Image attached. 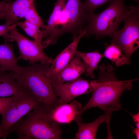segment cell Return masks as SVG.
Here are the masks:
<instances>
[{"label":"cell","mask_w":139,"mask_h":139,"mask_svg":"<svg viewBox=\"0 0 139 139\" xmlns=\"http://www.w3.org/2000/svg\"><path fill=\"white\" fill-rule=\"evenodd\" d=\"M99 75L96 86L91 92L92 95L86 104L82 108L80 116L86 111L97 107L104 111L110 122L111 115L121 108L120 98L125 90L132 88L133 82L138 79L120 81L116 77L113 67L103 63L99 66Z\"/></svg>","instance_id":"6da1fadb"},{"label":"cell","mask_w":139,"mask_h":139,"mask_svg":"<svg viewBox=\"0 0 139 139\" xmlns=\"http://www.w3.org/2000/svg\"><path fill=\"white\" fill-rule=\"evenodd\" d=\"M50 64L36 63L25 67H20L12 72L14 78L24 89L30 92L49 109L59 102L47 73Z\"/></svg>","instance_id":"7a4b0ae2"},{"label":"cell","mask_w":139,"mask_h":139,"mask_svg":"<svg viewBox=\"0 0 139 139\" xmlns=\"http://www.w3.org/2000/svg\"><path fill=\"white\" fill-rule=\"evenodd\" d=\"M26 117L20 120L11 132H16L21 139H60L62 131L59 124L48 116L45 106L41 103Z\"/></svg>","instance_id":"3957f363"},{"label":"cell","mask_w":139,"mask_h":139,"mask_svg":"<svg viewBox=\"0 0 139 139\" xmlns=\"http://www.w3.org/2000/svg\"><path fill=\"white\" fill-rule=\"evenodd\" d=\"M109 6L100 13L88 15V25L84 29L85 35H95L97 38L111 36L123 20L126 11L124 0H112Z\"/></svg>","instance_id":"277c9868"},{"label":"cell","mask_w":139,"mask_h":139,"mask_svg":"<svg viewBox=\"0 0 139 139\" xmlns=\"http://www.w3.org/2000/svg\"><path fill=\"white\" fill-rule=\"evenodd\" d=\"M9 106L2 116L0 125L2 138L5 139L15 125L24 116L41 103L30 92L23 88L12 96Z\"/></svg>","instance_id":"5b68a950"},{"label":"cell","mask_w":139,"mask_h":139,"mask_svg":"<svg viewBox=\"0 0 139 139\" xmlns=\"http://www.w3.org/2000/svg\"><path fill=\"white\" fill-rule=\"evenodd\" d=\"M139 11L138 6L127 8L123 28L111 36V41L118 45L129 59L139 46Z\"/></svg>","instance_id":"8992f818"},{"label":"cell","mask_w":139,"mask_h":139,"mask_svg":"<svg viewBox=\"0 0 139 139\" xmlns=\"http://www.w3.org/2000/svg\"><path fill=\"white\" fill-rule=\"evenodd\" d=\"M13 41L18 45L20 55L18 58L28 61L31 64L38 62L51 64L53 59L47 56L43 51L42 45L38 44L34 40L29 39L19 33L16 27L10 32Z\"/></svg>","instance_id":"52a82bcc"},{"label":"cell","mask_w":139,"mask_h":139,"mask_svg":"<svg viewBox=\"0 0 139 139\" xmlns=\"http://www.w3.org/2000/svg\"><path fill=\"white\" fill-rule=\"evenodd\" d=\"M51 83L54 92L59 102L67 103L79 96L91 93L97 82V80H85L80 76L66 82Z\"/></svg>","instance_id":"ba28073f"},{"label":"cell","mask_w":139,"mask_h":139,"mask_svg":"<svg viewBox=\"0 0 139 139\" xmlns=\"http://www.w3.org/2000/svg\"><path fill=\"white\" fill-rule=\"evenodd\" d=\"M64 9L67 19V32L78 34L87 22L88 15L84 11L80 0H63Z\"/></svg>","instance_id":"9c48e42d"},{"label":"cell","mask_w":139,"mask_h":139,"mask_svg":"<svg viewBox=\"0 0 139 139\" xmlns=\"http://www.w3.org/2000/svg\"><path fill=\"white\" fill-rule=\"evenodd\" d=\"M86 32V30L83 29L75 35L73 41L53 60L47 73L51 82L74 57L79 42Z\"/></svg>","instance_id":"30bf717a"},{"label":"cell","mask_w":139,"mask_h":139,"mask_svg":"<svg viewBox=\"0 0 139 139\" xmlns=\"http://www.w3.org/2000/svg\"><path fill=\"white\" fill-rule=\"evenodd\" d=\"M82 108L81 104L74 100L69 103L59 102L52 108L47 109L48 117L59 124H69L81 118L80 112Z\"/></svg>","instance_id":"8fae6325"},{"label":"cell","mask_w":139,"mask_h":139,"mask_svg":"<svg viewBox=\"0 0 139 139\" xmlns=\"http://www.w3.org/2000/svg\"><path fill=\"white\" fill-rule=\"evenodd\" d=\"M34 0H15L9 2L0 19H4L11 25H15L19 20L24 18Z\"/></svg>","instance_id":"7c38bea8"},{"label":"cell","mask_w":139,"mask_h":139,"mask_svg":"<svg viewBox=\"0 0 139 139\" xmlns=\"http://www.w3.org/2000/svg\"><path fill=\"white\" fill-rule=\"evenodd\" d=\"M63 0H57L54 4L53 11L47 21V25H45L44 30L46 31L48 37L42 45L44 48L50 44H55L59 36L58 26L59 18L61 12L63 7Z\"/></svg>","instance_id":"4fadbf2b"},{"label":"cell","mask_w":139,"mask_h":139,"mask_svg":"<svg viewBox=\"0 0 139 139\" xmlns=\"http://www.w3.org/2000/svg\"><path fill=\"white\" fill-rule=\"evenodd\" d=\"M78 126V131L74 139H94L96 138L97 131L99 126L103 123L107 125L108 133H111L110 122L104 114L100 116L93 121L88 123L81 122V118L75 121Z\"/></svg>","instance_id":"5bb4252c"},{"label":"cell","mask_w":139,"mask_h":139,"mask_svg":"<svg viewBox=\"0 0 139 139\" xmlns=\"http://www.w3.org/2000/svg\"><path fill=\"white\" fill-rule=\"evenodd\" d=\"M75 55L51 83L68 82L80 77L85 72V68L81 58L78 56Z\"/></svg>","instance_id":"9a60e30c"},{"label":"cell","mask_w":139,"mask_h":139,"mask_svg":"<svg viewBox=\"0 0 139 139\" xmlns=\"http://www.w3.org/2000/svg\"><path fill=\"white\" fill-rule=\"evenodd\" d=\"M18 59L14 54L13 44L6 42L0 44V71L16 72L20 67Z\"/></svg>","instance_id":"2e32d148"},{"label":"cell","mask_w":139,"mask_h":139,"mask_svg":"<svg viewBox=\"0 0 139 139\" xmlns=\"http://www.w3.org/2000/svg\"><path fill=\"white\" fill-rule=\"evenodd\" d=\"M23 89L12 72L0 71V97L12 96Z\"/></svg>","instance_id":"e0dca14e"},{"label":"cell","mask_w":139,"mask_h":139,"mask_svg":"<svg viewBox=\"0 0 139 139\" xmlns=\"http://www.w3.org/2000/svg\"><path fill=\"white\" fill-rule=\"evenodd\" d=\"M75 55L80 57L83 61L86 76L92 78L94 77V72L98 67L99 63L103 57L97 50L89 53H83L76 50Z\"/></svg>","instance_id":"ac0fdd59"},{"label":"cell","mask_w":139,"mask_h":139,"mask_svg":"<svg viewBox=\"0 0 139 139\" xmlns=\"http://www.w3.org/2000/svg\"><path fill=\"white\" fill-rule=\"evenodd\" d=\"M105 45V50L102 54L103 57L114 62L117 66L131 63L130 59L122 53V50L118 45L112 41L109 45L106 43Z\"/></svg>","instance_id":"d6986e66"},{"label":"cell","mask_w":139,"mask_h":139,"mask_svg":"<svg viewBox=\"0 0 139 139\" xmlns=\"http://www.w3.org/2000/svg\"><path fill=\"white\" fill-rule=\"evenodd\" d=\"M16 25L22 29L28 35L40 45H42V39L48 37V34L45 30H40L39 28L27 20L23 22H18Z\"/></svg>","instance_id":"ffe728a7"},{"label":"cell","mask_w":139,"mask_h":139,"mask_svg":"<svg viewBox=\"0 0 139 139\" xmlns=\"http://www.w3.org/2000/svg\"><path fill=\"white\" fill-rule=\"evenodd\" d=\"M24 18L33 24L41 28L44 30L45 25L43 21L38 14L36 8V3L32 4L30 9Z\"/></svg>","instance_id":"44dd1931"},{"label":"cell","mask_w":139,"mask_h":139,"mask_svg":"<svg viewBox=\"0 0 139 139\" xmlns=\"http://www.w3.org/2000/svg\"><path fill=\"white\" fill-rule=\"evenodd\" d=\"M112 0H86L83 3V9L88 15L94 13V10Z\"/></svg>","instance_id":"7402d4cb"},{"label":"cell","mask_w":139,"mask_h":139,"mask_svg":"<svg viewBox=\"0 0 139 139\" xmlns=\"http://www.w3.org/2000/svg\"><path fill=\"white\" fill-rule=\"evenodd\" d=\"M16 24L12 25L7 21L4 24L0 25V36L3 37L4 39L6 42L13 41L10 32L13 28L16 27Z\"/></svg>","instance_id":"603a6c76"},{"label":"cell","mask_w":139,"mask_h":139,"mask_svg":"<svg viewBox=\"0 0 139 139\" xmlns=\"http://www.w3.org/2000/svg\"><path fill=\"white\" fill-rule=\"evenodd\" d=\"M12 99V96L8 97H0V114L2 116L9 106Z\"/></svg>","instance_id":"cb8c5ba5"},{"label":"cell","mask_w":139,"mask_h":139,"mask_svg":"<svg viewBox=\"0 0 139 139\" xmlns=\"http://www.w3.org/2000/svg\"><path fill=\"white\" fill-rule=\"evenodd\" d=\"M9 3L4 0L0 2V17L4 13Z\"/></svg>","instance_id":"d4e9b609"},{"label":"cell","mask_w":139,"mask_h":139,"mask_svg":"<svg viewBox=\"0 0 139 139\" xmlns=\"http://www.w3.org/2000/svg\"><path fill=\"white\" fill-rule=\"evenodd\" d=\"M131 115L132 117L134 119V122L135 123V124L136 126V127L139 128V113H138L137 114L135 115L131 113H129Z\"/></svg>","instance_id":"484cf974"},{"label":"cell","mask_w":139,"mask_h":139,"mask_svg":"<svg viewBox=\"0 0 139 139\" xmlns=\"http://www.w3.org/2000/svg\"><path fill=\"white\" fill-rule=\"evenodd\" d=\"M133 133L136 135L137 139L139 138V128L137 127L136 128H133Z\"/></svg>","instance_id":"4316f807"},{"label":"cell","mask_w":139,"mask_h":139,"mask_svg":"<svg viewBox=\"0 0 139 139\" xmlns=\"http://www.w3.org/2000/svg\"><path fill=\"white\" fill-rule=\"evenodd\" d=\"M0 138H2V134L0 128Z\"/></svg>","instance_id":"83f0119b"},{"label":"cell","mask_w":139,"mask_h":139,"mask_svg":"<svg viewBox=\"0 0 139 139\" xmlns=\"http://www.w3.org/2000/svg\"><path fill=\"white\" fill-rule=\"evenodd\" d=\"M12 0H4V1L7 2H10Z\"/></svg>","instance_id":"f1b7e54d"}]
</instances>
